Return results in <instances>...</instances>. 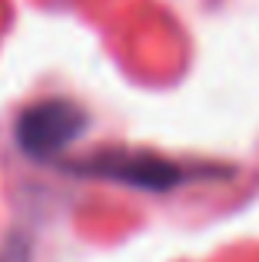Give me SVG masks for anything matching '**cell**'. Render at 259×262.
Returning a JSON list of instances; mask_svg holds the SVG:
<instances>
[{
	"label": "cell",
	"instance_id": "obj_2",
	"mask_svg": "<svg viewBox=\"0 0 259 262\" xmlns=\"http://www.w3.org/2000/svg\"><path fill=\"white\" fill-rule=\"evenodd\" d=\"M77 169L90 176L113 179V183L140 186V189H169V186L183 183L180 166L160 160V156H146V153H103Z\"/></svg>",
	"mask_w": 259,
	"mask_h": 262
},
{
	"label": "cell",
	"instance_id": "obj_1",
	"mask_svg": "<svg viewBox=\"0 0 259 262\" xmlns=\"http://www.w3.org/2000/svg\"><path fill=\"white\" fill-rule=\"evenodd\" d=\"M87 129V113L70 100H40L17 120V143L33 160H50L77 143Z\"/></svg>",
	"mask_w": 259,
	"mask_h": 262
}]
</instances>
